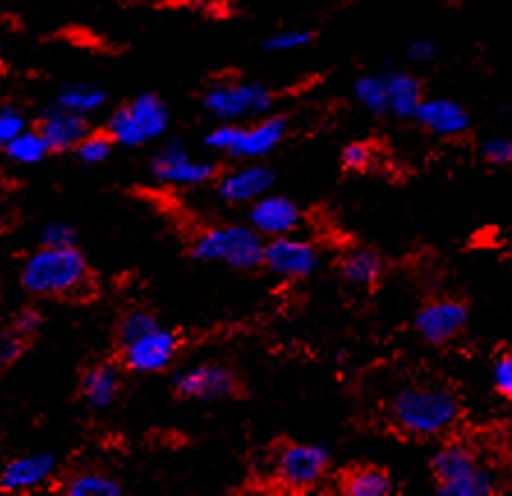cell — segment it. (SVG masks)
<instances>
[{
  "label": "cell",
  "mask_w": 512,
  "mask_h": 496,
  "mask_svg": "<svg viewBox=\"0 0 512 496\" xmlns=\"http://www.w3.org/2000/svg\"><path fill=\"white\" fill-rule=\"evenodd\" d=\"M460 416V398L446 386L409 384L395 391L389 400L391 423L407 437H444L455 428Z\"/></svg>",
  "instance_id": "cell-1"
},
{
  "label": "cell",
  "mask_w": 512,
  "mask_h": 496,
  "mask_svg": "<svg viewBox=\"0 0 512 496\" xmlns=\"http://www.w3.org/2000/svg\"><path fill=\"white\" fill-rule=\"evenodd\" d=\"M19 283L40 299H76L90 290L92 269L79 246H40L21 265Z\"/></svg>",
  "instance_id": "cell-2"
},
{
  "label": "cell",
  "mask_w": 512,
  "mask_h": 496,
  "mask_svg": "<svg viewBox=\"0 0 512 496\" xmlns=\"http://www.w3.org/2000/svg\"><path fill=\"white\" fill-rule=\"evenodd\" d=\"M290 120L283 113H267L251 122H219L205 136L209 150L239 161H260L283 145Z\"/></svg>",
  "instance_id": "cell-3"
},
{
  "label": "cell",
  "mask_w": 512,
  "mask_h": 496,
  "mask_svg": "<svg viewBox=\"0 0 512 496\" xmlns=\"http://www.w3.org/2000/svg\"><path fill=\"white\" fill-rule=\"evenodd\" d=\"M191 258L209 265H226L237 271H253L262 267L265 237L244 223H221L193 235Z\"/></svg>",
  "instance_id": "cell-4"
},
{
  "label": "cell",
  "mask_w": 512,
  "mask_h": 496,
  "mask_svg": "<svg viewBox=\"0 0 512 496\" xmlns=\"http://www.w3.org/2000/svg\"><path fill=\"white\" fill-rule=\"evenodd\" d=\"M170 127V108L157 92H143L120 104L106 120V134L115 145L141 147L159 141Z\"/></svg>",
  "instance_id": "cell-5"
},
{
  "label": "cell",
  "mask_w": 512,
  "mask_h": 496,
  "mask_svg": "<svg viewBox=\"0 0 512 496\" xmlns=\"http://www.w3.org/2000/svg\"><path fill=\"white\" fill-rule=\"evenodd\" d=\"M276 90L260 81L219 79L203 92V108L219 122H248L276 108Z\"/></svg>",
  "instance_id": "cell-6"
},
{
  "label": "cell",
  "mask_w": 512,
  "mask_h": 496,
  "mask_svg": "<svg viewBox=\"0 0 512 496\" xmlns=\"http://www.w3.org/2000/svg\"><path fill=\"white\" fill-rule=\"evenodd\" d=\"M331 469V451L320 444H290L281 446L274 455V478L290 492H308L327 478Z\"/></svg>",
  "instance_id": "cell-7"
},
{
  "label": "cell",
  "mask_w": 512,
  "mask_h": 496,
  "mask_svg": "<svg viewBox=\"0 0 512 496\" xmlns=\"http://www.w3.org/2000/svg\"><path fill=\"white\" fill-rule=\"evenodd\" d=\"M322 253L308 239H297L292 235L265 239L262 267L283 281H306L320 269Z\"/></svg>",
  "instance_id": "cell-8"
},
{
  "label": "cell",
  "mask_w": 512,
  "mask_h": 496,
  "mask_svg": "<svg viewBox=\"0 0 512 496\" xmlns=\"http://www.w3.org/2000/svg\"><path fill=\"white\" fill-rule=\"evenodd\" d=\"M150 173L157 182L173 186H203L216 182L221 168L212 161L196 159L182 143H168L159 147L150 159Z\"/></svg>",
  "instance_id": "cell-9"
},
{
  "label": "cell",
  "mask_w": 512,
  "mask_h": 496,
  "mask_svg": "<svg viewBox=\"0 0 512 496\" xmlns=\"http://www.w3.org/2000/svg\"><path fill=\"white\" fill-rule=\"evenodd\" d=\"M469 304L455 297H439L418 308L414 329L425 345L444 347L460 336L469 324Z\"/></svg>",
  "instance_id": "cell-10"
},
{
  "label": "cell",
  "mask_w": 512,
  "mask_h": 496,
  "mask_svg": "<svg viewBox=\"0 0 512 496\" xmlns=\"http://www.w3.org/2000/svg\"><path fill=\"white\" fill-rule=\"evenodd\" d=\"M237 372L223 366V363H198V366L186 368L173 377V391L184 400L214 402L226 400L239 393Z\"/></svg>",
  "instance_id": "cell-11"
},
{
  "label": "cell",
  "mask_w": 512,
  "mask_h": 496,
  "mask_svg": "<svg viewBox=\"0 0 512 496\" xmlns=\"http://www.w3.org/2000/svg\"><path fill=\"white\" fill-rule=\"evenodd\" d=\"M177 352H180V336L159 324L145 336L122 345V366L136 375H157L175 361Z\"/></svg>",
  "instance_id": "cell-12"
},
{
  "label": "cell",
  "mask_w": 512,
  "mask_h": 496,
  "mask_svg": "<svg viewBox=\"0 0 512 496\" xmlns=\"http://www.w3.org/2000/svg\"><path fill=\"white\" fill-rule=\"evenodd\" d=\"M248 226L267 239L294 235L304 226V212L292 198L269 191L248 207Z\"/></svg>",
  "instance_id": "cell-13"
},
{
  "label": "cell",
  "mask_w": 512,
  "mask_h": 496,
  "mask_svg": "<svg viewBox=\"0 0 512 496\" xmlns=\"http://www.w3.org/2000/svg\"><path fill=\"white\" fill-rule=\"evenodd\" d=\"M274 184V170L262 164H251L216 177V193L228 205H251L253 200L274 189Z\"/></svg>",
  "instance_id": "cell-14"
},
{
  "label": "cell",
  "mask_w": 512,
  "mask_h": 496,
  "mask_svg": "<svg viewBox=\"0 0 512 496\" xmlns=\"http://www.w3.org/2000/svg\"><path fill=\"white\" fill-rule=\"evenodd\" d=\"M414 122L437 138H460L469 134L471 113L455 99L425 97L414 115Z\"/></svg>",
  "instance_id": "cell-15"
},
{
  "label": "cell",
  "mask_w": 512,
  "mask_h": 496,
  "mask_svg": "<svg viewBox=\"0 0 512 496\" xmlns=\"http://www.w3.org/2000/svg\"><path fill=\"white\" fill-rule=\"evenodd\" d=\"M58 460L53 453H28L12 457L0 467V490L3 492H33L49 483L56 474Z\"/></svg>",
  "instance_id": "cell-16"
},
{
  "label": "cell",
  "mask_w": 512,
  "mask_h": 496,
  "mask_svg": "<svg viewBox=\"0 0 512 496\" xmlns=\"http://www.w3.org/2000/svg\"><path fill=\"white\" fill-rule=\"evenodd\" d=\"M37 129H40V134L44 136L51 154H62L74 152V147L79 145L85 134L90 131V124L85 115L67 111V108L53 104L42 113Z\"/></svg>",
  "instance_id": "cell-17"
},
{
  "label": "cell",
  "mask_w": 512,
  "mask_h": 496,
  "mask_svg": "<svg viewBox=\"0 0 512 496\" xmlns=\"http://www.w3.org/2000/svg\"><path fill=\"white\" fill-rule=\"evenodd\" d=\"M122 389V372L115 363H92L83 370L79 393L90 409H106L118 400Z\"/></svg>",
  "instance_id": "cell-18"
},
{
  "label": "cell",
  "mask_w": 512,
  "mask_h": 496,
  "mask_svg": "<svg viewBox=\"0 0 512 496\" xmlns=\"http://www.w3.org/2000/svg\"><path fill=\"white\" fill-rule=\"evenodd\" d=\"M430 467L437 485H441L471 474L473 469L480 467V460L476 448H473L469 441L448 439L446 444H441L439 451L434 453Z\"/></svg>",
  "instance_id": "cell-19"
},
{
  "label": "cell",
  "mask_w": 512,
  "mask_h": 496,
  "mask_svg": "<svg viewBox=\"0 0 512 496\" xmlns=\"http://www.w3.org/2000/svg\"><path fill=\"white\" fill-rule=\"evenodd\" d=\"M386 97H389V118L414 120L418 106L425 99V85L411 72H384Z\"/></svg>",
  "instance_id": "cell-20"
},
{
  "label": "cell",
  "mask_w": 512,
  "mask_h": 496,
  "mask_svg": "<svg viewBox=\"0 0 512 496\" xmlns=\"http://www.w3.org/2000/svg\"><path fill=\"white\" fill-rule=\"evenodd\" d=\"M384 271V258L368 246L352 248L338 262L340 278L354 288H375L384 278Z\"/></svg>",
  "instance_id": "cell-21"
},
{
  "label": "cell",
  "mask_w": 512,
  "mask_h": 496,
  "mask_svg": "<svg viewBox=\"0 0 512 496\" xmlns=\"http://www.w3.org/2000/svg\"><path fill=\"white\" fill-rule=\"evenodd\" d=\"M338 487L345 496H389L395 485L386 469L361 464V467L345 471Z\"/></svg>",
  "instance_id": "cell-22"
},
{
  "label": "cell",
  "mask_w": 512,
  "mask_h": 496,
  "mask_svg": "<svg viewBox=\"0 0 512 496\" xmlns=\"http://www.w3.org/2000/svg\"><path fill=\"white\" fill-rule=\"evenodd\" d=\"M56 104L88 118V115L99 113L108 104V92L92 83H72L58 92Z\"/></svg>",
  "instance_id": "cell-23"
},
{
  "label": "cell",
  "mask_w": 512,
  "mask_h": 496,
  "mask_svg": "<svg viewBox=\"0 0 512 496\" xmlns=\"http://www.w3.org/2000/svg\"><path fill=\"white\" fill-rule=\"evenodd\" d=\"M356 104H361L375 118H389V97H386L384 72L363 74L352 85Z\"/></svg>",
  "instance_id": "cell-24"
},
{
  "label": "cell",
  "mask_w": 512,
  "mask_h": 496,
  "mask_svg": "<svg viewBox=\"0 0 512 496\" xmlns=\"http://www.w3.org/2000/svg\"><path fill=\"white\" fill-rule=\"evenodd\" d=\"M3 152L7 159L21 166L40 164V161H44L51 154L49 145H46L44 136L40 134V129H30V127L14 138L12 143H7L3 147Z\"/></svg>",
  "instance_id": "cell-25"
},
{
  "label": "cell",
  "mask_w": 512,
  "mask_h": 496,
  "mask_svg": "<svg viewBox=\"0 0 512 496\" xmlns=\"http://www.w3.org/2000/svg\"><path fill=\"white\" fill-rule=\"evenodd\" d=\"M62 490L69 496H120L124 487L120 480L106 476L102 471H81L69 478Z\"/></svg>",
  "instance_id": "cell-26"
},
{
  "label": "cell",
  "mask_w": 512,
  "mask_h": 496,
  "mask_svg": "<svg viewBox=\"0 0 512 496\" xmlns=\"http://www.w3.org/2000/svg\"><path fill=\"white\" fill-rule=\"evenodd\" d=\"M437 492L441 496H487L496 492V478L490 469L480 464L478 469H473L467 476L437 485Z\"/></svg>",
  "instance_id": "cell-27"
},
{
  "label": "cell",
  "mask_w": 512,
  "mask_h": 496,
  "mask_svg": "<svg viewBox=\"0 0 512 496\" xmlns=\"http://www.w3.org/2000/svg\"><path fill=\"white\" fill-rule=\"evenodd\" d=\"M113 147H115L113 138L108 136L106 131H88L83 141L74 147V154L81 164L97 166V164H104V161L111 157Z\"/></svg>",
  "instance_id": "cell-28"
},
{
  "label": "cell",
  "mask_w": 512,
  "mask_h": 496,
  "mask_svg": "<svg viewBox=\"0 0 512 496\" xmlns=\"http://www.w3.org/2000/svg\"><path fill=\"white\" fill-rule=\"evenodd\" d=\"M315 42V33L306 28H283L271 33L265 42H262V49L269 53H292L301 51Z\"/></svg>",
  "instance_id": "cell-29"
},
{
  "label": "cell",
  "mask_w": 512,
  "mask_h": 496,
  "mask_svg": "<svg viewBox=\"0 0 512 496\" xmlns=\"http://www.w3.org/2000/svg\"><path fill=\"white\" fill-rule=\"evenodd\" d=\"M157 327H159L157 315L150 313V310H143V308L129 310V313L124 315L122 320H120V324H118L120 347L131 343V340L145 336L147 331H152V329H157Z\"/></svg>",
  "instance_id": "cell-30"
},
{
  "label": "cell",
  "mask_w": 512,
  "mask_h": 496,
  "mask_svg": "<svg viewBox=\"0 0 512 496\" xmlns=\"http://www.w3.org/2000/svg\"><path fill=\"white\" fill-rule=\"evenodd\" d=\"M375 147L366 141H354L343 147L340 152V166H343L345 173L352 175H363L370 173L375 168Z\"/></svg>",
  "instance_id": "cell-31"
},
{
  "label": "cell",
  "mask_w": 512,
  "mask_h": 496,
  "mask_svg": "<svg viewBox=\"0 0 512 496\" xmlns=\"http://www.w3.org/2000/svg\"><path fill=\"white\" fill-rule=\"evenodd\" d=\"M30 127L28 115L23 113V108L14 104H3L0 106V150L7 143H12L14 138L23 134Z\"/></svg>",
  "instance_id": "cell-32"
},
{
  "label": "cell",
  "mask_w": 512,
  "mask_h": 496,
  "mask_svg": "<svg viewBox=\"0 0 512 496\" xmlns=\"http://www.w3.org/2000/svg\"><path fill=\"white\" fill-rule=\"evenodd\" d=\"M28 340L30 338L21 336L14 327H7L5 331H0V368L14 366V363L26 354Z\"/></svg>",
  "instance_id": "cell-33"
},
{
  "label": "cell",
  "mask_w": 512,
  "mask_h": 496,
  "mask_svg": "<svg viewBox=\"0 0 512 496\" xmlns=\"http://www.w3.org/2000/svg\"><path fill=\"white\" fill-rule=\"evenodd\" d=\"M487 166H512V136H494L480 145Z\"/></svg>",
  "instance_id": "cell-34"
},
{
  "label": "cell",
  "mask_w": 512,
  "mask_h": 496,
  "mask_svg": "<svg viewBox=\"0 0 512 496\" xmlns=\"http://www.w3.org/2000/svg\"><path fill=\"white\" fill-rule=\"evenodd\" d=\"M40 239H42V246L65 248V246H76V242H79V235H76V230L69 226V223L51 221L42 228Z\"/></svg>",
  "instance_id": "cell-35"
},
{
  "label": "cell",
  "mask_w": 512,
  "mask_h": 496,
  "mask_svg": "<svg viewBox=\"0 0 512 496\" xmlns=\"http://www.w3.org/2000/svg\"><path fill=\"white\" fill-rule=\"evenodd\" d=\"M494 391L512 402V352H503L492 366Z\"/></svg>",
  "instance_id": "cell-36"
},
{
  "label": "cell",
  "mask_w": 512,
  "mask_h": 496,
  "mask_svg": "<svg viewBox=\"0 0 512 496\" xmlns=\"http://www.w3.org/2000/svg\"><path fill=\"white\" fill-rule=\"evenodd\" d=\"M42 322H44V317H42L40 310H35V308H23V310H19L17 315H14V320H12L10 327L17 329V331L21 333V336L33 338L35 333L42 329Z\"/></svg>",
  "instance_id": "cell-37"
},
{
  "label": "cell",
  "mask_w": 512,
  "mask_h": 496,
  "mask_svg": "<svg viewBox=\"0 0 512 496\" xmlns=\"http://www.w3.org/2000/svg\"><path fill=\"white\" fill-rule=\"evenodd\" d=\"M437 56V44L428 40V37H418V40H411L407 46V58L416 62V65H425V62H432Z\"/></svg>",
  "instance_id": "cell-38"
},
{
  "label": "cell",
  "mask_w": 512,
  "mask_h": 496,
  "mask_svg": "<svg viewBox=\"0 0 512 496\" xmlns=\"http://www.w3.org/2000/svg\"><path fill=\"white\" fill-rule=\"evenodd\" d=\"M0 58H3V42H0Z\"/></svg>",
  "instance_id": "cell-39"
}]
</instances>
